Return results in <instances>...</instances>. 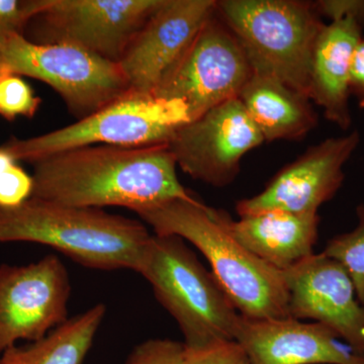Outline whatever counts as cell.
Masks as SVG:
<instances>
[{
    "label": "cell",
    "mask_w": 364,
    "mask_h": 364,
    "mask_svg": "<svg viewBox=\"0 0 364 364\" xmlns=\"http://www.w3.org/2000/svg\"><path fill=\"white\" fill-rule=\"evenodd\" d=\"M168 144L97 145L57 153L33 164V196L74 207H121L134 213L191 200Z\"/></svg>",
    "instance_id": "obj_1"
},
{
    "label": "cell",
    "mask_w": 364,
    "mask_h": 364,
    "mask_svg": "<svg viewBox=\"0 0 364 364\" xmlns=\"http://www.w3.org/2000/svg\"><path fill=\"white\" fill-rule=\"evenodd\" d=\"M151 236L142 222L102 208L35 196L18 207L0 208V243L42 244L92 269L138 272Z\"/></svg>",
    "instance_id": "obj_2"
},
{
    "label": "cell",
    "mask_w": 364,
    "mask_h": 364,
    "mask_svg": "<svg viewBox=\"0 0 364 364\" xmlns=\"http://www.w3.org/2000/svg\"><path fill=\"white\" fill-rule=\"evenodd\" d=\"M158 235L191 242L240 315L250 318H289V291L284 272L270 267L242 246L218 217L198 198L174 200L136 213Z\"/></svg>",
    "instance_id": "obj_3"
},
{
    "label": "cell",
    "mask_w": 364,
    "mask_h": 364,
    "mask_svg": "<svg viewBox=\"0 0 364 364\" xmlns=\"http://www.w3.org/2000/svg\"><path fill=\"white\" fill-rule=\"evenodd\" d=\"M176 321L184 345L235 340L241 315L214 273L176 235L151 236L138 272Z\"/></svg>",
    "instance_id": "obj_4"
},
{
    "label": "cell",
    "mask_w": 364,
    "mask_h": 364,
    "mask_svg": "<svg viewBox=\"0 0 364 364\" xmlns=\"http://www.w3.org/2000/svg\"><path fill=\"white\" fill-rule=\"evenodd\" d=\"M215 11L240 43L253 72L308 97L314 47L325 26L312 1L221 0Z\"/></svg>",
    "instance_id": "obj_5"
},
{
    "label": "cell",
    "mask_w": 364,
    "mask_h": 364,
    "mask_svg": "<svg viewBox=\"0 0 364 364\" xmlns=\"http://www.w3.org/2000/svg\"><path fill=\"white\" fill-rule=\"evenodd\" d=\"M191 121L188 107L181 100L131 90L76 123L32 138L11 136L1 146L16 161L35 164L57 153L87 146L168 144L176 132Z\"/></svg>",
    "instance_id": "obj_6"
},
{
    "label": "cell",
    "mask_w": 364,
    "mask_h": 364,
    "mask_svg": "<svg viewBox=\"0 0 364 364\" xmlns=\"http://www.w3.org/2000/svg\"><path fill=\"white\" fill-rule=\"evenodd\" d=\"M0 72L47 83L78 121L132 90L119 63L65 43L37 44L21 33L0 39Z\"/></svg>",
    "instance_id": "obj_7"
},
{
    "label": "cell",
    "mask_w": 364,
    "mask_h": 364,
    "mask_svg": "<svg viewBox=\"0 0 364 364\" xmlns=\"http://www.w3.org/2000/svg\"><path fill=\"white\" fill-rule=\"evenodd\" d=\"M251 75L245 51L215 11L163 76L153 95L181 100L193 121L238 98Z\"/></svg>",
    "instance_id": "obj_8"
},
{
    "label": "cell",
    "mask_w": 364,
    "mask_h": 364,
    "mask_svg": "<svg viewBox=\"0 0 364 364\" xmlns=\"http://www.w3.org/2000/svg\"><path fill=\"white\" fill-rule=\"evenodd\" d=\"M163 0H47L23 35L37 44L65 43L119 63Z\"/></svg>",
    "instance_id": "obj_9"
},
{
    "label": "cell",
    "mask_w": 364,
    "mask_h": 364,
    "mask_svg": "<svg viewBox=\"0 0 364 364\" xmlns=\"http://www.w3.org/2000/svg\"><path fill=\"white\" fill-rule=\"evenodd\" d=\"M68 270L58 256L0 267V354L20 340L38 341L68 320Z\"/></svg>",
    "instance_id": "obj_10"
},
{
    "label": "cell",
    "mask_w": 364,
    "mask_h": 364,
    "mask_svg": "<svg viewBox=\"0 0 364 364\" xmlns=\"http://www.w3.org/2000/svg\"><path fill=\"white\" fill-rule=\"evenodd\" d=\"M263 143L240 100L234 98L183 124L168 146L184 173L223 188L238 176L242 158Z\"/></svg>",
    "instance_id": "obj_11"
},
{
    "label": "cell",
    "mask_w": 364,
    "mask_h": 364,
    "mask_svg": "<svg viewBox=\"0 0 364 364\" xmlns=\"http://www.w3.org/2000/svg\"><path fill=\"white\" fill-rule=\"evenodd\" d=\"M360 143V134L329 138L312 146L289 163L257 196L239 200L236 210L241 217L279 210L298 215L318 214L341 188L344 165Z\"/></svg>",
    "instance_id": "obj_12"
},
{
    "label": "cell",
    "mask_w": 364,
    "mask_h": 364,
    "mask_svg": "<svg viewBox=\"0 0 364 364\" xmlns=\"http://www.w3.org/2000/svg\"><path fill=\"white\" fill-rule=\"evenodd\" d=\"M284 275L289 317L327 326L364 356V306L345 268L324 253L313 254Z\"/></svg>",
    "instance_id": "obj_13"
},
{
    "label": "cell",
    "mask_w": 364,
    "mask_h": 364,
    "mask_svg": "<svg viewBox=\"0 0 364 364\" xmlns=\"http://www.w3.org/2000/svg\"><path fill=\"white\" fill-rule=\"evenodd\" d=\"M215 6V0H163L119 60L132 90L154 92Z\"/></svg>",
    "instance_id": "obj_14"
},
{
    "label": "cell",
    "mask_w": 364,
    "mask_h": 364,
    "mask_svg": "<svg viewBox=\"0 0 364 364\" xmlns=\"http://www.w3.org/2000/svg\"><path fill=\"white\" fill-rule=\"evenodd\" d=\"M338 335L320 323L241 315L235 341L254 364H364Z\"/></svg>",
    "instance_id": "obj_15"
},
{
    "label": "cell",
    "mask_w": 364,
    "mask_h": 364,
    "mask_svg": "<svg viewBox=\"0 0 364 364\" xmlns=\"http://www.w3.org/2000/svg\"><path fill=\"white\" fill-rule=\"evenodd\" d=\"M363 26L351 18L325 23L314 47L308 97L326 119L342 130L350 128V69Z\"/></svg>",
    "instance_id": "obj_16"
},
{
    "label": "cell",
    "mask_w": 364,
    "mask_h": 364,
    "mask_svg": "<svg viewBox=\"0 0 364 364\" xmlns=\"http://www.w3.org/2000/svg\"><path fill=\"white\" fill-rule=\"evenodd\" d=\"M218 217L229 233L259 259L286 272L313 255L318 240V214L272 212L241 217L234 221L224 210Z\"/></svg>",
    "instance_id": "obj_17"
},
{
    "label": "cell",
    "mask_w": 364,
    "mask_h": 364,
    "mask_svg": "<svg viewBox=\"0 0 364 364\" xmlns=\"http://www.w3.org/2000/svg\"><path fill=\"white\" fill-rule=\"evenodd\" d=\"M238 98L264 142L301 140L317 127L310 98L267 74L252 71Z\"/></svg>",
    "instance_id": "obj_18"
},
{
    "label": "cell",
    "mask_w": 364,
    "mask_h": 364,
    "mask_svg": "<svg viewBox=\"0 0 364 364\" xmlns=\"http://www.w3.org/2000/svg\"><path fill=\"white\" fill-rule=\"evenodd\" d=\"M107 314L105 304L68 318L44 338L11 346L0 354V364H83Z\"/></svg>",
    "instance_id": "obj_19"
},
{
    "label": "cell",
    "mask_w": 364,
    "mask_h": 364,
    "mask_svg": "<svg viewBox=\"0 0 364 364\" xmlns=\"http://www.w3.org/2000/svg\"><path fill=\"white\" fill-rule=\"evenodd\" d=\"M356 227L330 239L322 253L345 268L355 287L358 301L364 306V205L356 208Z\"/></svg>",
    "instance_id": "obj_20"
},
{
    "label": "cell",
    "mask_w": 364,
    "mask_h": 364,
    "mask_svg": "<svg viewBox=\"0 0 364 364\" xmlns=\"http://www.w3.org/2000/svg\"><path fill=\"white\" fill-rule=\"evenodd\" d=\"M42 102L21 76L0 72V116L6 121L18 117L33 119Z\"/></svg>",
    "instance_id": "obj_21"
},
{
    "label": "cell",
    "mask_w": 364,
    "mask_h": 364,
    "mask_svg": "<svg viewBox=\"0 0 364 364\" xmlns=\"http://www.w3.org/2000/svg\"><path fill=\"white\" fill-rule=\"evenodd\" d=\"M33 176H30L6 148L0 146V208L18 207L32 198Z\"/></svg>",
    "instance_id": "obj_22"
},
{
    "label": "cell",
    "mask_w": 364,
    "mask_h": 364,
    "mask_svg": "<svg viewBox=\"0 0 364 364\" xmlns=\"http://www.w3.org/2000/svg\"><path fill=\"white\" fill-rule=\"evenodd\" d=\"M124 364H189L186 346L169 339H149L136 345Z\"/></svg>",
    "instance_id": "obj_23"
},
{
    "label": "cell",
    "mask_w": 364,
    "mask_h": 364,
    "mask_svg": "<svg viewBox=\"0 0 364 364\" xmlns=\"http://www.w3.org/2000/svg\"><path fill=\"white\" fill-rule=\"evenodd\" d=\"M186 352L189 364H254L235 340H215L200 346H186Z\"/></svg>",
    "instance_id": "obj_24"
},
{
    "label": "cell",
    "mask_w": 364,
    "mask_h": 364,
    "mask_svg": "<svg viewBox=\"0 0 364 364\" xmlns=\"http://www.w3.org/2000/svg\"><path fill=\"white\" fill-rule=\"evenodd\" d=\"M47 0H0V39L23 33L28 21L44 9Z\"/></svg>",
    "instance_id": "obj_25"
},
{
    "label": "cell",
    "mask_w": 364,
    "mask_h": 364,
    "mask_svg": "<svg viewBox=\"0 0 364 364\" xmlns=\"http://www.w3.org/2000/svg\"><path fill=\"white\" fill-rule=\"evenodd\" d=\"M312 4L321 18L330 21L351 18L364 28V0H318Z\"/></svg>",
    "instance_id": "obj_26"
},
{
    "label": "cell",
    "mask_w": 364,
    "mask_h": 364,
    "mask_svg": "<svg viewBox=\"0 0 364 364\" xmlns=\"http://www.w3.org/2000/svg\"><path fill=\"white\" fill-rule=\"evenodd\" d=\"M349 90L351 97H355L364 109V35L352 58Z\"/></svg>",
    "instance_id": "obj_27"
}]
</instances>
